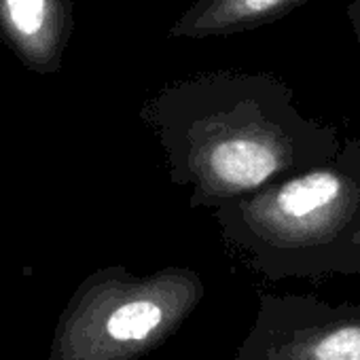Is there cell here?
I'll return each mask as SVG.
<instances>
[{"label":"cell","mask_w":360,"mask_h":360,"mask_svg":"<svg viewBox=\"0 0 360 360\" xmlns=\"http://www.w3.org/2000/svg\"><path fill=\"white\" fill-rule=\"evenodd\" d=\"M159 140L169 180L189 206H221L328 163L339 129L305 117L288 83L269 72L217 70L161 87L140 110Z\"/></svg>","instance_id":"cell-1"},{"label":"cell","mask_w":360,"mask_h":360,"mask_svg":"<svg viewBox=\"0 0 360 360\" xmlns=\"http://www.w3.org/2000/svg\"><path fill=\"white\" fill-rule=\"evenodd\" d=\"M214 219L221 238L269 282L360 274V140L328 163L238 198Z\"/></svg>","instance_id":"cell-2"},{"label":"cell","mask_w":360,"mask_h":360,"mask_svg":"<svg viewBox=\"0 0 360 360\" xmlns=\"http://www.w3.org/2000/svg\"><path fill=\"white\" fill-rule=\"evenodd\" d=\"M206 297L187 267L131 274L110 265L89 274L58 318L49 360H140L163 345Z\"/></svg>","instance_id":"cell-3"},{"label":"cell","mask_w":360,"mask_h":360,"mask_svg":"<svg viewBox=\"0 0 360 360\" xmlns=\"http://www.w3.org/2000/svg\"><path fill=\"white\" fill-rule=\"evenodd\" d=\"M233 360H360V303L261 292Z\"/></svg>","instance_id":"cell-4"},{"label":"cell","mask_w":360,"mask_h":360,"mask_svg":"<svg viewBox=\"0 0 360 360\" xmlns=\"http://www.w3.org/2000/svg\"><path fill=\"white\" fill-rule=\"evenodd\" d=\"M72 32V0H0V43L37 75L62 70Z\"/></svg>","instance_id":"cell-5"},{"label":"cell","mask_w":360,"mask_h":360,"mask_svg":"<svg viewBox=\"0 0 360 360\" xmlns=\"http://www.w3.org/2000/svg\"><path fill=\"white\" fill-rule=\"evenodd\" d=\"M309 0H195L180 15L167 37L202 41L210 37H229L274 24Z\"/></svg>","instance_id":"cell-6"},{"label":"cell","mask_w":360,"mask_h":360,"mask_svg":"<svg viewBox=\"0 0 360 360\" xmlns=\"http://www.w3.org/2000/svg\"><path fill=\"white\" fill-rule=\"evenodd\" d=\"M347 20L352 24V30L358 39V45H360V0H352L347 5Z\"/></svg>","instance_id":"cell-7"},{"label":"cell","mask_w":360,"mask_h":360,"mask_svg":"<svg viewBox=\"0 0 360 360\" xmlns=\"http://www.w3.org/2000/svg\"><path fill=\"white\" fill-rule=\"evenodd\" d=\"M358 246H360V233H358Z\"/></svg>","instance_id":"cell-8"}]
</instances>
